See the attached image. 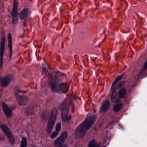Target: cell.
Segmentation results:
<instances>
[{
	"mask_svg": "<svg viewBox=\"0 0 147 147\" xmlns=\"http://www.w3.org/2000/svg\"><path fill=\"white\" fill-rule=\"evenodd\" d=\"M96 118L95 114H90L87 116L85 121L77 128L75 136L78 139L84 137L87 131L92 127Z\"/></svg>",
	"mask_w": 147,
	"mask_h": 147,
	"instance_id": "6da1fadb",
	"label": "cell"
},
{
	"mask_svg": "<svg viewBox=\"0 0 147 147\" xmlns=\"http://www.w3.org/2000/svg\"><path fill=\"white\" fill-rule=\"evenodd\" d=\"M60 81L57 79L53 82L51 84L52 89L53 91L59 94L67 93L69 90V85L67 83L59 82Z\"/></svg>",
	"mask_w": 147,
	"mask_h": 147,
	"instance_id": "7a4b0ae2",
	"label": "cell"
},
{
	"mask_svg": "<svg viewBox=\"0 0 147 147\" xmlns=\"http://www.w3.org/2000/svg\"><path fill=\"white\" fill-rule=\"evenodd\" d=\"M1 128L3 132L4 133V134L7 136L8 140L9 141L10 144L12 146H13L15 143V138L10 129L6 125L3 124L1 125Z\"/></svg>",
	"mask_w": 147,
	"mask_h": 147,
	"instance_id": "5b68a950",
	"label": "cell"
},
{
	"mask_svg": "<svg viewBox=\"0 0 147 147\" xmlns=\"http://www.w3.org/2000/svg\"><path fill=\"white\" fill-rule=\"evenodd\" d=\"M4 47H5V38L3 35L2 38L1 46H0V68H1L3 65Z\"/></svg>",
	"mask_w": 147,
	"mask_h": 147,
	"instance_id": "ba28073f",
	"label": "cell"
},
{
	"mask_svg": "<svg viewBox=\"0 0 147 147\" xmlns=\"http://www.w3.org/2000/svg\"><path fill=\"white\" fill-rule=\"evenodd\" d=\"M57 116V110L56 109H54L51 113L48 124H47V132L48 134L51 133L52 130L53 128V126L56 122Z\"/></svg>",
	"mask_w": 147,
	"mask_h": 147,
	"instance_id": "277c9868",
	"label": "cell"
},
{
	"mask_svg": "<svg viewBox=\"0 0 147 147\" xmlns=\"http://www.w3.org/2000/svg\"><path fill=\"white\" fill-rule=\"evenodd\" d=\"M18 3L17 0H15L13 3V7L12 9V20L13 23L15 25L18 22L19 20V13H18Z\"/></svg>",
	"mask_w": 147,
	"mask_h": 147,
	"instance_id": "8992f818",
	"label": "cell"
},
{
	"mask_svg": "<svg viewBox=\"0 0 147 147\" xmlns=\"http://www.w3.org/2000/svg\"><path fill=\"white\" fill-rule=\"evenodd\" d=\"M27 146V141L25 137H22L21 144L20 147H26Z\"/></svg>",
	"mask_w": 147,
	"mask_h": 147,
	"instance_id": "44dd1931",
	"label": "cell"
},
{
	"mask_svg": "<svg viewBox=\"0 0 147 147\" xmlns=\"http://www.w3.org/2000/svg\"><path fill=\"white\" fill-rule=\"evenodd\" d=\"M8 46L9 49V52H10V58L11 59L13 54V42H12V37L11 34L9 33L8 36Z\"/></svg>",
	"mask_w": 147,
	"mask_h": 147,
	"instance_id": "4fadbf2b",
	"label": "cell"
},
{
	"mask_svg": "<svg viewBox=\"0 0 147 147\" xmlns=\"http://www.w3.org/2000/svg\"><path fill=\"white\" fill-rule=\"evenodd\" d=\"M123 77V76H118L116 78V79H115L114 82H113V84H112V87H113V86H115V85L117 84L122 79Z\"/></svg>",
	"mask_w": 147,
	"mask_h": 147,
	"instance_id": "ffe728a7",
	"label": "cell"
},
{
	"mask_svg": "<svg viewBox=\"0 0 147 147\" xmlns=\"http://www.w3.org/2000/svg\"><path fill=\"white\" fill-rule=\"evenodd\" d=\"M100 145V144L96 143L95 140H92L90 142L88 145V147H99Z\"/></svg>",
	"mask_w": 147,
	"mask_h": 147,
	"instance_id": "ac0fdd59",
	"label": "cell"
},
{
	"mask_svg": "<svg viewBox=\"0 0 147 147\" xmlns=\"http://www.w3.org/2000/svg\"><path fill=\"white\" fill-rule=\"evenodd\" d=\"M61 129V124L60 123H58L57 124V127H56V131L53 133L51 137L52 139H54L56 138L58 135L60 131V129Z\"/></svg>",
	"mask_w": 147,
	"mask_h": 147,
	"instance_id": "9a60e30c",
	"label": "cell"
},
{
	"mask_svg": "<svg viewBox=\"0 0 147 147\" xmlns=\"http://www.w3.org/2000/svg\"><path fill=\"white\" fill-rule=\"evenodd\" d=\"M71 106L70 104L66 103L62 104L59 107V109H61L62 111V121L64 122L68 121L71 119V116L69 115V107Z\"/></svg>",
	"mask_w": 147,
	"mask_h": 147,
	"instance_id": "3957f363",
	"label": "cell"
},
{
	"mask_svg": "<svg viewBox=\"0 0 147 147\" xmlns=\"http://www.w3.org/2000/svg\"><path fill=\"white\" fill-rule=\"evenodd\" d=\"M13 77L9 75L3 77L1 80V85L2 87H5L8 86L13 80Z\"/></svg>",
	"mask_w": 147,
	"mask_h": 147,
	"instance_id": "8fae6325",
	"label": "cell"
},
{
	"mask_svg": "<svg viewBox=\"0 0 147 147\" xmlns=\"http://www.w3.org/2000/svg\"><path fill=\"white\" fill-rule=\"evenodd\" d=\"M144 66H145V68L147 69V60L146 61V62H145V65H144Z\"/></svg>",
	"mask_w": 147,
	"mask_h": 147,
	"instance_id": "7402d4cb",
	"label": "cell"
},
{
	"mask_svg": "<svg viewBox=\"0 0 147 147\" xmlns=\"http://www.w3.org/2000/svg\"><path fill=\"white\" fill-rule=\"evenodd\" d=\"M122 107V104L121 102L115 105L113 108V110L115 112H119L121 109Z\"/></svg>",
	"mask_w": 147,
	"mask_h": 147,
	"instance_id": "2e32d148",
	"label": "cell"
},
{
	"mask_svg": "<svg viewBox=\"0 0 147 147\" xmlns=\"http://www.w3.org/2000/svg\"><path fill=\"white\" fill-rule=\"evenodd\" d=\"M29 10L28 8H25L21 12L20 16L21 19H25L29 16Z\"/></svg>",
	"mask_w": 147,
	"mask_h": 147,
	"instance_id": "5bb4252c",
	"label": "cell"
},
{
	"mask_svg": "<svg viewBox=\"0 0 147 147\" xmlns=\"http://www.w3.org/2000/svg\"><path fill=\"white\" fill-rule=\"evenodd\" d=\"M3 110L7 117L10 118L12 117V110L10 108H9L8 105L4 102H2L1 104Z\"/></svg>",
	"mask_w": 147,
	"mask_h": 147,
	"instance_id": "30bf717a",
	"label": "cell"
},
{
	"mask_svg": "<svg viewBox=\"0 0 147 147\" xmlns=\"http://www.w3.org/2000/svg\"><path fill=\"white\" fill-rule=\"evenodd\" d=\"M59 147H67V146H66V145H63V146H61Z\"/></svg>",
	"mask_w": 147,
	"mask_h": 147,
	"instance_id": "603a6c76",
	"label": "cell"
},
{
	"mask_svg": "<svg viewBox=\"0 0 147 147\" xmlns=\"http://www.w3.org/2000/svg\"><path fill=\"white\" fill-rule=\"evenodd\" d=\"M68 137V133L66 131L63 132L60 136L55 141L54 146L56 147H59L63 146Z\"/></svg>",
	"mask_w": 147,
	"mask_h": 147,
	"instance_id": "52a82bcc",
	"label": "cell"
},
{
	"mask_svg": "<svg viewBox=\"0 0 147 147\" xmlns=\"http://www.w3.org/2000/svg\"><path fill=\"white\" fill-rule=\"evenodd\" d=\"M16 96L20 105H26L27 104L28 101V98L24 96H20L17 92L16 93Z\"/></svg>",
	"mask_w": 147,
	"mask_h": 147,
	"instance_id": "9c48e42d",
	"label": "cell"
},
{
	"mask_svg": "<svg viewBox=\"0 0 147 147\" xmlns=\"http://www.w3.org/2000/svg\"><path fill=\"white\" fill-rule=\"evenodd\" d=\"M126 91L124 88H123L119 92V94H118V96H119V98H123L125 97V96H126Z\"/></svg>",
	"mask_w": 147,
	"mask_h": 147,
	"instance_id": "e0dca14e",
	"label": "cell"
},
{
	"mask_svg": "<svg viewBox=\"0 0 147 147\" xmlns=\"http://www.w3.org/2000/svg\"><path fill=\"white\" fill-rule=\"evenodd\" d=\"M110 107V103L109 101H105L103 102L102 105L101 109H100V112L101 113H103L107 111L109 109Z\"/></svg>",
	"mask_w": 147,
	"mask_h": 147,
	"instance_id": "7c38bea8",
	"label": "cell"
},
{
	"mask_svg": "<svg viewBox=\"0 0 147 147\" xmlns=\"http://www.w3.org/2000/svg\"><path fill=\"white\" fill-rule=\"evenodd\" d=\"M48 71V67H47V65L46 64H42V73L44 75H45L46 73H47Z\"/></svg>",
	"mask_w": 147,
	"mask_h": 147,
	"instance_id": "d6986e66",
	"label": "cell"
}]
</instances>
